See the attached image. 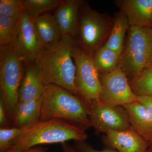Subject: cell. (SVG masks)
<instances>
[{"label":"cell","instance_id":"1","mask_svg":"<svg viewBox=\"0 0 152 152\" xmlns=\"http://www.w3.org/2000/svg\"><path fill=\"white\" fill-rule=\"evenodd\" d=\"M75 39L62 36L44 49L37 62L45 86L57 85L78 96L75 84L76 66L72 56Z\"/></svg>","mask_w":152,"mask_h":152},{"label":"cell","instance_id":"2","mask_svg":"<svg viewBox=\"0 0 152 152\" xmlns=\"http://www.w3.org/2000/svg\"><path fill=\"white\" fill-rule=\"evenodd\" d=\"M88 137L86 130L63 120L39 121L23 129L8 151L21 152L45 144H61L72 140L85 141Z\"/></svg>","mask_w":152,"mask_h":152},{"label":"cell","instance_id":"3","mask_svg":"<svg viewBox=\"0 0 152 152\" xmlns=\"http://www.w3.org/2000/svg\"><path fill=\"white\" fill-rule=\"evenodd\" d=\"M61 119L86 131L91 127L86 102L64 88L45 87L40 121Z\"/></svg>","mask_w":152,"mask_h":152},{"label":"cell","instance_id":"4","mask_svg":"<svg viewBox=\"0 0 152 152\" xmlns=\"http://www.w3.org/2000/svg\"><path fill=\"white\" fill-rule=\"evenodd\" d=\"M118 66L129 83L152 66V27H129Z\"/></svg>","mask_w":152,"mask_h":152},{"label":"cell","instance_id":"5","mask_svg":"<svg viewBox=\"0 0 152 152\" xmlns=\"http://www.w3.org/2000/svg\"><path fill=\"white\" fill-rule=\"evenodd\" d=\"M113 24V18L108 14L93 10L87 2L81 1L76 43L93 57L106 43Z\"/></svg>","mask_w":152,"mask_h":152},{"label":"cell","instance_id":"6","mask_svg":"<svg viewBox=\"0 0 152 152\" xmlns=\"http://www.w3.org/2000/svg\"><path fill=\"white\" fill-rule=\"evenodd\" d=\"M26 64L10 45L0 47V88L8 118L12 123Z\"/></svg>","mask_w":152,"mask_h":152},{"label":"cell","instance_id":"7","mask_svg":"<svg viewBox=\"0 0 152 152\" xmlns=\"http://www.w3.org/2000/svg\"><path fill=\"white\" fill-rule=\"evenodd\" d=\"M72 56L76 66L75 84L78 96L85 102L100 100L102 86L93 56L76 43Z\"/></svg>","mask_w":152,"mask_h":152},{"label":"cell","instance_id":"8","mask_svg":"<svg viewBox=\"0 0 152 152\" xmlns=\"http://www.w3.org/2000/svg\"><path fill=\"white\" fill-rule=\"evenodd\" d=\"M88 110L90 126L97 132L124 130L131 127L123 106H112L100 100L86 102Z\"/></svg>","mask_w":152,"mask_h":152},{"label":"cell","instance_id":"9","mask_svg":"<svg viewBox=\"0 0 152 152\" xmlns=\"http://www.w3.org/2000/svg\"><path fill=\"white\" fill-rule=\"evenodd\" d=\"M10 45L26 65L37 63L45 49L36 32L33 20L24 10Z\"/></svg>","mask_w":152,"mask_h":152},{"label":"cell","instance_id":"10","mask_svg":"<svg viewBox=\"0 0 152 152\" xmlns=\"http://www.w3.org/2000/svg\"><path fill=\"white\" fill-rule=\"evenodd\" d=\"M102 86L100 100L112 106H124L138 102V97L131 88L127 77L118 66L115 70L99 74Z\"/></svg>","mask_w":152,"mask_h":152},{"label":"cell","instance_id":"11","mask_svg":"<svg viewBox=\"0 0 152 152\" xmlns=\"http://www.w3.org/2000/svg\"><path fill=\"white\" fill-rule=\"evenodd\" d=\"M105 142L110 148L118 152H147L150 143L132 127L119 131L106 133Z\"/></svg>","mask_w":152,"mask_h":152},{"label":"cell","instance_id":"12","mask_svg":"<svg viewBox=\"0 0 152 152\" xmlns=\"http://www.w3.org/2000/svg\"><path fill=\"white\" fill-rule=\"evenodd\" d=\"M114 2L127 18L130 26L152 27V0H116Z\"/></svg>","mask_w":152,"mask_h":152},{"label":"cell","instance_id":"13","mask_svg":"<svg viewBox=\"0 0 152 152\" xmlns=\"http://www.w3.org/2000/svg\"><path fill=\"white\" fill-rule=\"evenodd\" d=\"M80 2V0L62 1L55 10L53 16L62 36L76 39Z\"/></svg>","mask_w":152,"mask_h":152},{"label":"cell","instance_id":"14","mask_svg":"<svg viewBox=\"0 0 152 152\" xmlns=\"http://www.w3.org/2000/svg\"><path fill=\"white\" fill-rule=\"evenodd\" d=\"M45 86L37 62L26 65L19 89V103L34 99L42 96Z\"/></svg>","mask_w":152,"mask_h":152},{"label":"cell","instance_id":"15","mask_svg":"<svg viewBox=\"0 0 152 152\" xmlns=\"http://www.w3.org/2000/svg\"><path fill=\"white\" fill-rule=\"evenodd\" d=\"M129 118L131 126L150 144L152 143V117L138 102L123 106Z\"/></svg>","mask_w":152,"mask_h":152},{"label":"cell","instance_id":"16","mask_svg":"<svg viewBox=\"0 0 152 152\" xmlns=\"http://www.w3.org/2000/svg\"><path fill=\"white\" fill-rule=\"evenodd\" d=\"M42 104V96L31 100L18 103L14 112V127L25 129L39 121Z\"/></svg>","mask_w":152,"mask_h":152},{"label":"cell","instance_id":"17","mask_svg":"<svg viewBox=\"0 0 152 152\" xmlns=\"http://www.w3.org/2000/svg\"><path fill=\"white\" fill-rule=\"evenodd\" d=\"M34 26L45 48L54 45L62 37L53 15L44 14L33 20Z\"/></svg>","mask_w":152,"mask_h":152},{"label":"cell","instance_id":"18","mask_svg":"<svg viewBox=\"0 0 152 152\" xmlns=\"http://www.w3.org/2000/svg\"><path fill=\"white\" fill-rule=\"evenodd\" d=\"M130 26L125 14L120 10L113 18V24L107 40L104 45L121 55L124 49L126 33Z\"/></svg>","mask_w":152,"mask_h":152},{"label":"cell","instance_id":"19","mask_svg":"<svg viewBox=\"0 0 152 152\" xmlns=\"http://www.w3.org/2000/svg\"><path fill=\"white\" fill-rule=\"evenodd\" d=\"M120 56L105 46L101 47L93 56V60L99 74L107 73L116 69Z\"/></svg>","mask_w":152,"mask_h":152},{"label":"cell","instance_id":"20","mask_svg":"<svg viewBox=\"0 0 152 152\" xmlns=\"http://www.w3.org/2000/svg\"><path fill=\"white\" fill-rule=\"evenodd\" d=\"M62 0H23L24 10L34 20L47 12L56 10Z\"/></svg>","mask_w":152,"mask_h":152},{"label":"cell","instance_id":"21","mask_svg":"<svg viewBox=\"0 0 152 152\" xmlns=\"http://www.w3.org/2000/svg\"><path fill=\"white\" fill-rule=\"evenodd\" d=\"M129 83L137 96L152 97V66L143 71L134 81Z\"/></svg>","mask_w":152,"mask_h":152},{"label":"cell","instance_id":"22","mask_svg":"<svg viewBox=\"0 0 152 152\" xmlns=\"http://www.w3.org/2000/svg\"><path fill=\"white\" fill-rule=\"evenodd\" d=\"M19 20L0 14V47L10 45L15 34Z\"/></svg>","mask_w":152,"mask_h":152},{"label":"cell","instance_id":"23","mask_svg":"<svg viewBox=\"0 0 152 152\" xmlns=\"http://www.w3.org/2000/svg\"><path fill=\"white\" fill-rule=\"evenodd\" d=\"M24 10L23 0H1L0 14L19 20Z\"/></svg>","mask_w":152,"mask_h":152},{"label":"cell","instance_id":"24","mask_svg":"<svg viewBox=\"0 0 152 152\" xmlns=\"http://www.w3.org/2000/svg\"><path fill=\"white\" fill-rule=\"evenodd\" d=\"M23 129L14 127H1L0 152H5L10 149L13 142L20 135Z\"/></svg>","mask_w":152,"mask_h":152},{"label":"cell","instance_id":"25","mask_svg":"<svg viewBox=\"0 0 152 152\" xmlns=\"http://www.w3.org/2000/svg\"><path fill=\"white\" fill-rule=\"evenodd\" d=\"M75 142V148L79 152H118L115 150L110 148L101 151L95 149L86 141Z\"/></svg>","mask_w":152,"mask_h":152},{"label":"cell","instance_id":"26","mask_svg":"<svg viewBox=\"0 0 152 152\" xmlns=\"http://www.w3.org/2000/svg\"><path fill=\"white\" fill-rule=\"evenodd\" d=\"M7 115L2 96L0 97V125L1 127H7Z\"/></svg>","mask_w":152,"mask_h":152},{"label":"cell","instance_id":"27","mask_svg":"<svg viewBox=\"0 0 152 152\" xmlns=\"http://www.w3.org/2000/svg\"><path fill=\"white\" fill-rule=\"evenodd\" d=\"M138 102L144 106L152 117V97L146 96H137Z\"/></svg>","mask_w":152,"mask_h":152},{"label":"cell","instance_id":"28","mask_svg":"<svg viewBox=\"0 0 152 152\" xmlns=\"http://www.w3.org/2000/svg\"><path fill=\"white\" fill-rule=\"evenodd\" d=\"M5 152H10L7 151ZM21 152H49V150L47 148L45 147L42 146H38L33 147L30 149Z\"/></svg>","mask_w":152,"mask_h":152},{"label":"cell","instance_id":"29","mask_svg":"<svg viewBox=\"0 0 152 152\" xmlns=\"http://www.w3.org/2000/svg\"><path fill=\"white\" fill-rule=\"evenodd\" d=\"M62 152H79L75 148H74L67 142L61 144Z\"/></svg>","mask_w":152,"mask_h":152},{"label":"cell","instance_id":"30","mask_svg":"<svg viewBox=\"0 0 152 152\" xmlns=\"http://www.w3.org/2000/svg\"><path fill=\"white\" fill-rule=\"evenodd\" d=\"M147 152H152V143L150 144L149 147Z\"/></svg>","mask_w":152,"mask_h":152},{"label":"cell","instance_id":"31","mask_svg":"<svg viewBox=\"0 0 152 152\" xmlns=\"http://www.w3.org/2000/svg\"></svg>","mask_w":152,"mask_h":152}]
</instances>
